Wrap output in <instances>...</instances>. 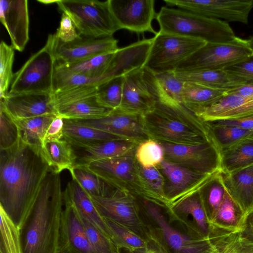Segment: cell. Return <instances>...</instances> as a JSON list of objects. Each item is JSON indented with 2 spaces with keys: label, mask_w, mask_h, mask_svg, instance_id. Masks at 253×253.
I'll return each mask as SVG.
<instances>
[{
  "label": "cell",
  "mask_w": 253,
  "mask_h": 253,
  "mask_svg": "<svg viewBox=\"0 0 253 253\" xmlns=\"http://www.w3.org/2000/svg\"><path fill=\"white\" fill-rule=\"evenodd\" d=\"M245 223L233 230L211 225L210 237L215 253H253V237L244 231Z\"/></svg>",
  "instance_id": "4316f807"
},
{
  "label": "cell",
  "mask_w": 253,
  "mask_h": 253,
  "mask_svg": "<svg viewBox=\"0 0 253 253\" xmlns=\"http://www.w3.org/2000/svg\"><path fill=\"white\" fill-rule=\"evenodd\" d=\"M38 1L43 3L44 4H48L53 3H56L57 0H38Z\"/></svg>",
  "instance_id": "9f6ffc18"
},
{
  "label": "cell",
  "mask_w": 253,
  "mask_h": 253,
  "mask_svg": "<svg viewBox=\"0 0 253 253\" xmlns=\"http://www.w3.org/2000/svg\"><path fill=\"white\" fill-rule=\"evenodd\" d=\"M194 114L205 122L251 117L253 116V96L228 91L219 100Z\"/></svg>",
  "instance_id": "603a6c76"
},
{
  "label": "cell",
  "mask_w": 253,
  "mask_h": 253,
  "mask_svg": "<svg viewBox=\"0 0 253 253\" xmlns=\"http://www.w3.org/2000/svg\"><path fill=\"white\" fill-rule=\"evenodd\" d=\"M229 91L243 96H253V84L244 85Z\"/></svg>",
  "instance_id": "db71d44e"
},
{
  "label": "cell",
  "mask_w": 253,
  "mask_h": 253,
  "mask_svg": "<svg viewBox=\"0 0 253 253\" xmlns=\"http://www.w3.org/2000/svg\"><path fill=\"white\" fill-rule=\"evenodd\" d=\"M63 195L60 173L51 170L19 229L23 253H57Z\"/></svg>",
  "instance_id": "7a4b0ae2"
},
{
  "label": "cell",
  "mask_w": 253,
  "mask_h": 253,
  "mask_svg": "<svg viewBox=\"0 0 253 253\" xmlns=\"http://www.w3.org/2000/svg\"><path fill=\"white\" fill-rule=\"evenodd\" d=\"M53 52L56 61L73 63L117 50L118 41L113 37L95 38L79 34L74 41L63 42L52 35Z\"/></svg>",
  "instance_id": "ffe728a7"
},
{
  "label": "cell",
  "mask_w": 253,
  "mask_h": 253,
  "mask_svg": "<svg viewBox=\"0 0 253 253\" xmlns=\"http://www.w3.org/2000/svg\"><path fill=\"white\" fill-rule=\"evenodd\" d=\"M156 19L161 32L199 39L208 43L228 42L236 37L228 22L179 8L162 6Z\"/></svg>",
  "instance_id": "277c9868"
},
{
  "label": "cell",
  "mask_w": 253,
  "mask_h": 253,
  "mask_svg": "<svg viewBox=\"0 0 253 253\" xmlns=\"http://www.w3.org/2000/svg\"><path fill=\"white\" fill-rule=\"evenodd\" d=\"M143 122L149 138L158 142L196 145L215 141L206 122L164 94L143 115Z\"/></svg>",
  "instance_id": "3957f363"
},
{
  "label": "cell",
  "mask_w": 253,
  "mask_h": 253,
  "mask_svg": "<svg viewBox=\"0 0 253 253\" xmlns=\"http://www.w3.org/2000/svg\"><path fill=\"white\" fill-rule=\"evenodd\" d=\"M56 63L52 35H49L45 45L31 56L14 74L8 94H52Z\"/></svg>",
  "instance_id": "52a82bcc"
},
{
  "label": "cell",
  "mask_w": 253,
  "mask_h": 253,
  "mask_svg": "<svg viewBox=\"0 0 253 253\" xmlns=\"http://www.w3.org/2000/svg\"><path fill=\"white\" fill-rule=\"evenodd\" d=\"M14 49L4 41L0 44V97L4 98L9 92L14 74L12 66L14 59Z\"/></svg>",
  "instance_id": "ee69618b"
},
{
  "label": "cell",
  "mask_w": 253,
  "mask_h": 253,
  "mask_svg": "<svg viewBox=\"0 0 253 253\" xmlns=\"http://www.w3.org/2000/svg\"><path fill=\"white\" fill-rule=\"evenodd\" d=\"M0 106L14 119L47 114L57 115L52 102V94H8L4 98L0 99Z\"/></svg>",
  "instance_id": "cb8c5ba5"
},
{
  "label": "cell",
  "mask_w": 253,
  "mask_h": 253,
  "mask_svg": "<svg viewBox=\"0 0 253 253\" xmlns=\"http://www.w3.org/2000/svg\"><path fill=\"white\" fill-rule=\"evenodd\" d=\"M72 120L138 144L149 139L145 129L143 116L126 113L119 109L113 110L106 116L97 119Z\"/></svg>",
  "instance_id": "d6986e66"
},
{
  "label": "cell",
  "mask_w": 253,
  "mask_h": 253,
  "mask_svg": "<svg viewBox=\"0 0 253 253\" xmlns=\"http://www.w3.org/2000/svg\"><path fill=\"white\" fill-rule=\"evenodd\" d=\"M157 167L164 179V191L169 206L176 201L201 189L218 172L210 174H204L178 165L165 159Z\"/></svg>",
  "instance_id": "2e32d148"
},
{
  "label": "cell",
  "mask_w": 253,
  "mask_h": 253,
  "mask_svg": "<svg viewBox=\"0 0 253 253\" xmlns=\"http://www.w3.org/2000/svg\"><path fill=\"white\" fill-rule=\"evenodd\" d=\"M138 176L141 188L139 198L166 210L169 202L164 191V179L158 167L144 168L138 164Z\"/></svg>",
  "instance_id": "1f68e13d"
},
{
  "label": "cell",
  "mask_w": 253,
  "mask_h": 253,
  "mask_svg": "<svg viewBox=\"0 0 253 253\" xmlns=\"http://www.w3.org/2000/svg\"><path fill=\"white\" fill-rule=\"evenodd\" d=\"M141 210L150 223V234L158 240L170 253H215L210 236L196 237L174 228L163 213V208L146 200L137 197Z\"/></svg>",
  "instance_id": "5b68a950"
},
{
  "label": "cell",
  "mask_w": 253,
  "mask_h": 253,
  "mask_svg": "<svg viewBox=\"0 0 253 253\" xmlns=\"http://www.w3.org/2000/svg\"><path fill=\"white\" fill-rule=\"evenodd\" d=\"M138 144L130 140L115 139L81 148L83 152L77 156L75 165H85L95 161L130 155L135 152Z\"/></svg>",
  "instance_id": "f1b7e54d"
},
{
  "label": "cell",
  "mask_w": 253,
  "mask_h": 253,
  "mask_svg": "<svg viewBox=\"0 0 253 253\" xmlns=\"http://www.w3.org/2000/svg\"><path fill=\"white\" fill-rule=\"evenodd\" d=\"M63 203L57 253H92L82 218L71 203Z\"/></svg>",
  "instance_id": "44dd1931"
},
{
  "label": "cell",
  "mask_w": 253,
  "mask_h": 253,
  "mask_svg": "<svg viewBox=\"0 0 253 253\" xmlns=\"http://www.w3.org/2000/svg\"><path fill=\"white\" fill-rule=\"evenodd\" d=\"M63 197L73 205L82 218L90 222L112 240V232L104 219L96 210L89 195L77 181L72 179L68 183Z\"/></svg>",
  "instance_id": "484cf974"
},
{
  "label": "cell",
  "mask_w": 253,
  "mask_h": 253,
  "mask_svg": "<svg viewBox=\"0 0 253 253\" xmlns=\"http://www.w3.org/2000/svg\"><path fill=\"white\" fill-rule=\"evenodd\" d=\"M89 196L103 218L118 222L146 240L149 238L147 224L143 220L136 196L119 189L105 197Z\"/></svg>",
  "instance_id": "30bf717a"
},
{
  "label": "cell",
  "mask_w": 253,
  "mask_h": 253,
  "mask_svg": "<svg viewBox=\"0 0 253 253\" xmlns=\"http://www.w3.org/2000/svg\"><path fill=\"white\" fill-rule=\"evenodd\" d=\"M56 4L71 18L81 35L95 38L113 37L120 30L109 0H58Z\"/></svg>",
  "instance_id": "8992f818"
},
{
  "label": "cell",
  "mask_w": 253,
  "mask_h": 253,
  "mask_svg": "<svg viewBox=\"0 0 253 253\" xmlns=\"http://www.w3.org/2000/svg\"><path fill=\"white\" fill-rule=\"evenodd\" d=\"M229 74L246 82L253 84V55L248 58L223 69Z\"/></svg>",
  "instance_id": "c3c4849f"
},
{
  "label": "cell",
  "mask_w": 253,
  "mask_h": 253,
  "mask_svg": "<svg viewBox=\"0 0 253 253\" xmlns=\"http://www.w3.org/2000/svg\"><path fill=\"white\" fill-rule=\"evenodd\" d=\"M206 123L209 126H234L253 130V116L242 119L218 120Z\"/></svg>",
  "instance_id": "816d5d0a"
},
{
  "label": "cell",
  "mask_w": 253,
  "mask_h": 253,
  "mask_svg": "<svg viewBox=\"0 0 253 253\" xmlns=\"http://www.w3.org/2000/svg\"><path fill=\"white\" fill-rule=\"evenodd\" d=\"M208 126L220 151L253 136V130L234 126Z\"/></svg>",
  "instance_id": "b9f144b4"
},
{
  "label": "cell",
  "mask_w": 253,
  "mask_h": 253,
  "mask_svg": "<svg viewBox=\"0 0 253 253\" xmlns=\"http://www.w3.org/2000/svg\"><path fill=\"white\" fill-rule=\"evenodd\" d=\"M225 92L211 89L192 82H184L182 104L195 113L221 98Z\"/></svg>",
  "instance_id": "e575fe53"
},
{
  "label": "cell",
  "mask_w": 253,
  "mask_h": 253,
  "mask_svg": "<svg viewBox=\"0 0 253 253\" xmlns=\"http://www.w3.org/2000/svg\"><path fill=\"white\" fill-rule=\"evenodd\" d=\"M50 170L41 149L20 138L0 151V207L19 229Z\"/></svg>",
  "instance_id": "6da1fadb"
},
{
  "label": "cell",
  "mask_w": 253,
  "mask_h": 253,
  "mask_svg": "<svg viewBox=\"0 0 253 253\" xmlns=\"http://www.w3.org/2000/svg\"><path fill=\"white\" fill-rule=\"evenodd\" d=\"M110 229L112 241L117 249L126 248L131 251L144 247L146 240L118 222L104 218Z\"/></svg>",
  "instance_id": "60d3db41"
},
{
  "label": "cell",
  "mask_w": 253,
  "mask_h": 253,
  "mask_svg": "<svg viewBox=\"0 0 253 253\" xmlns=\"http://www.w3.org/2000/svg\"><path fill=\"white\" fill-rule=\"evenodd\" d=\"M224 185L244 215L253 211V164L229 173L220 171Z\"/></svg>",
  "instance_id": "d4e9b609"
},
{
  "label": "cell",
  "mask_w": 253,
  "mask_h": 253,
  "mask_svg": "<svg viewBox=\"0 0 253 253\" xmlns=\"http://www.w3.org/2000/svg\"><path fill=\"white\" fill-rule=\"evenodd\" d=\"M113 15L120 29L136 33L157 32L152 26L156 18L154 0H109Z\"/></svg>",
  "instance_id": "ac0fdd59"
},
{
  "label": "cell",
  "mask_w": 253,
  "mask_h": 253,
  "mask_svg": "<svg viewBox=\"0 0 253 253\" xmlns=\"http://www.w3.org/2000/svg\"><path fill=\"white\" fill-rule=\"evenodd\" d=\"M63 139L71 144L73 148L77 149L92 146L108 140L127 139L67 119H64Z\"/></svg>",
  "instance_id": "f546056e"
},
{
  "label": "cell",
  "mask_w": 253,
  "mask_h": 253,
  "mask_svg": "<svg viewBox=\"0 0 253 253\" xmlns=\"http://www.w3.org/2000/svg\"><path fill=\"white\" fill-rule=\"evenodd\" d=\"M135 158L143 168L155 167L164 159V152L159 142L149 138L138 144L135 150Z\"/></svg>",
  "instance_id": "7bdbcfd3"
},
{
  "label": "cell",
  "mask_w": 253,
  "mask_h": 253,
  "mask_svg": "<svg viewBox=\"0 0 253 253\" xmlns=\"http://www.w3.org/2000/svg\"><path fill=\"white\" fill-rule=\"evenodd\" d=\"M150 234V233H149ZM133 253H170L156 238L150 234L144 247L132 251Z\"/></svg>",
  "instance_id": "f5cc1de1"
},
{
  "label": "cell",
  "mask_w": 253,
  "mask_h": 253,
  "mask_svg": "<svg viewBox=\"0 0 253 253\" xmlns=\"http://www.w3.org/2000/svg\"><path fill=\"white\" fill-rule=\"evenodd\" d=\"M143 66L155 74L175 71L178 66L207 42L199 39L159 31Z\"/></svg>",
  "instance_id": "ba28073f"
},
{
  "label": "cell",
  "mask_w": 253,
  "mask_h": 253,
  "mask_svg": "<svg viewBox=\"0 0 253 253\" xmlns=\"http://www.w3.org/2000/svg\"><path fill=\"white\" fill-rule=\"evenodd\" d=\"M163 92L167 96L182 103V90L184 82L180 80L174 71L155 74Z\"/></svg>",
  "instance_id": "7dc6e473"
},
{
  "label": "cell",
  "mask_w": 253,
  "mask_h": 253,
  "mask_svg": "<svg viewBox=\"0 0 253 253\" xmlns=\"http://www.w3.org/2000/svg\"><path fill=\"white\" fill-rule=\"evenodd\" d=\"M249 215L243 214L226 188L223 200L210 225L233 230L240 227Z\"/></svg>",
  "instance_id": "d590c367"
},
{
  "label": "cell",
  "mask_w": 253,
  "mask_h": 253,
  "mask_svg": "<svg viewBox=\"0 0 253 253\" xmlns=\"http://www.w3.org/2000/svg\"><path fill=\"white\" fill-rule=\"evenodd\" d=\"M57 115L47 114L26 119H13L20 138L25 143L41 149L46 130Z\"/></svg>",
  "instance_id": "d6a6232c"
},
{
  "label": "cell",
  "mask_w": 253,
  "mask_h": 253,
  "mask_svg": "<svg viewBox=\"0 0 253 253\" xmlns=\"http://www.w3.org/2000/svg\"><path fill=\"white\" fill-rule=\"evenodd\" d=\"M83 166L114 187L140 197L138 163L135 153L95 161Z\"/></svg>",
  "instance_id": "5bb4252c"
},
{
  "label": "cell",
  "mask_w": 253,
  "mask_h": 253,
  "mask_svg": "<svg viewBox=\"0 0 253 253\" xmlns=\"http://www.w3.org/2000/svg\"><path fill=\"white\" fill-rule=\"evenodd\" d=\"M118 249V253H133L132 251L126 248H120Z\"/></svg>",
  "instance_id": "6f0895ef"
},
{
  "label": "cell",
  "mask_w": 253,
  "mask_h": 253,
  "mask_svg": "<svg viewBox=\"0 0 253 253\" xmlns=\"http://www.w3.org/2000/svg\"><path fill=\"white\" fill-rule=\"evenodd\" d=\"M55 34L63 42H72L79 35L71 18L64 12L62 15L59 27Z\"/></svg>",
  "instance_id": "681fc988"
},
{
  "label": "cell",
  "mask_w": 253,
  "mask_h": 253,
  "mask_svg": "<svg viewBox=\"0 0 253 253\" xmlns=\"http://www.w3.org/2000/svg\"><path fill=\"white\" fill-rule=\"evenodd\" d=\"M27 0H0V21L7 31L12 47L22 51L29 39V17Z\"/></svg>",
  "instance_id": "7402d4cb"
},
{
  "label": "cell",
  "mask_w": 253,
  "mask_h": 253,
  "mask_svg": "<svg viewBox=\"0 0 253 253\" xmlns=\"http://www.w3.org/2000/svg\"><path fill=\"white\" fill-rule=\"evenodd\" d=\"M164 159L190 169L204 174L221 170V151L215 141L196 145L159 142Z\"/></svg>",
  "instance_id": "4fadbf2b"
},
{
  "label": "cell",
  "mask_w": 253,
  "mask_h": 253,
  "mask_svg": "<svg viewBox=\"0 0 253 253\" xmlns=\"http://www.w3.org/2000/svg\"><path fill=\"white\" fill-rule=\"evenodd\" d=\"M41 152L50 169L57 173L70 170L77 159L74 149L64 139L44 141Z\"/></svg>",
  "instance_id": "4dcf8cb0"
},
{
  "label": "cell",
  "mask_w": 253,
  "mask_h": 253,
  "mask_svg": "<svg viewBox=\"0 0 253 253\" xmlns=\"http://www.w3.org/2000/svg\"><path fill=\"white\" fill-rule=\"evenodd\" d=\"M64 126V119L60 116L56 115L46 130L44 141L62 139Z\"/></svg>",
  "instance_id": "f907efd6"
},
{
  "label": "cell",
  "mask_w": 253,
  "mask_h": 253,
  "mask_svg": "<svg viewBox=\"0 0 253 253\" xmlns=\"http://www.w3.org/2000/svg\"><path fill=\"white\" fill-rule=\"evenodd\" d=\"M97 85H84L54 92L52 102L57 115L64 119L99 118L113 110L101 106L96 99Z\"/></svg>",
  "instance_id": "7c38bea8"
},
{
  "label": "cell",
  "mask_w": 253,
  "mask_h": 253,
  "mask_svg": "<svg viewBox=\"0 0 253 253\" xmlns=\"http://www.w3.org/2000/svg\"><path fill=\"white\" fill-rule=\"evenodd\" d=\"M201 189L171 203L165 211L169 222L179 223L190 235L205 237L210 236L211 225Z\"/></svg>",
  "instance_id": "e0dca14e"
},
{
  "label": "cell",
  "mask_w": 253,
  "mask_h": 253,
  "mask_svg": "<svg viewBox=\"0 0 253 253\" xmlns=\"http://www.w3.org/2000/svg\"><path fill=\"white\" fill-rule=\"evenodd\" d=\"M123 90V76L112 78L97 85V100L107 108L118 109L122 100Z\"/></svg>",
  "instance_id": "ab89813d"
},
{
  "label": "cell",
  "mask_w": 253,
  "mask_h": 253,
  "mask_svg": "<svg viewBox=\"0 0 253 253\" xmlns=\"http://www.w3.org/2000/svg\"><path fill=\"white\" fill-rule=\"evenodd\" d=\"M0 253H23L19 229L0 207Z\"/></svg>",
  "instance_id": "f35d334b"
},
{
  "label": "cell",
  "mask_w": 253,
  "mask_h": 253,
  "mask_svg": "<svg viewBox=\"0 0 253 253\" xmlns=\"http://www.w3.org/2000/svg\"><path fill=\"white\" fill-rule=\"evenodd\" d=\"M225 191L226 188L220 171L201 189L210 223L213 219L223 200Z\"/></svg>",
  "instance_id": "74e56055"
},
{
  "label": "cell",
  "mask_w": 253,
  "mask_h": 253,
  "mask_svg": "<svg viewBox=\"0 0 253 253\" xmlns=\"http://www.w3.org/2000/svg\"><path fill=\"white\" fill-rule=\"evenodd\" d=\"M253 55L248 40L237 37L226 42H207L183 61L175 71L223 70Z\"/></svg>",
  "instance_id": "9c48e42d"
},
{
  "label": "cell",
  "mask_w": 253,
  "mask_h": 253,
  "mask_svg": "<svg viewBox=\"0 0 253 253\" xmlns=\"http://www.w3.org/2000/svg\"><path fill=\"white\" fill-rule=\"evenodd\" d=\"M253 164V136L221 151V170L229 173Z\"/></svg>",
  "instance_id": "836d02e7"
},
{
  "label": "cell",
  "mask_w": 253,
  "mask_h": 253,
  "mask_svg": "<svg viewBox=\"0 0 253 253\" xmlns=\"http://www.w3.org/2000/svg\"><path fill=\"white\" fill-rule=\"evenodd\" d=\"M174 72L176 77L183 82L194 83L224 92L248 85L246 82L232 76L223 70Z\"/></svg>",
  "instance_id": "83f0119b"
},
{
  "label": "cell",
  "mask_w": 253,
  "mask_h": 253,
  "mask_svg": "<svg viewBox=\"0 0 253 253\" xmlns=\"http://www.w3.org/2000/svg\"><path fill=\"white\" fill-rule=\"evenodd\" d=\"M251 48L253 50V35L249 40H248Z\"/></svg>",
  "instance_id": "680465c9"
},
{
  "label": "cell",
  "mask_w": 253,
  "mask_h": 253,
  "mask_svg": "<svg viewBox=\"0 0 253 253\" xmlns=\"http://www.w3.org/2000/svg\"><path fill=\"white\" fill-rule=\"evenodd\" d=\"M244 231L253 237V211L248 216L244 227Z\"/></svg>",
  "instance_id": "11a10c76"
},
{
  "label": "cell",
  "mask_w": 253,
  "mask_h": 253,
  "mask_svg": "<svg viewBox=\"0 0 253 253\" xmlns=\"http://www.w3.org/2000/svg\"><path fill=\"white\" fill-rule=\"evenodd\" d=\"M163 94L156 75L142 66L123 76V97L118 109L143 116L153 109Z\"/></svg>",
  "instance_id": "8fae6325"
},
{
  "label": "cell",
  "mask_w": 253,
  "mask_h": 253,
  "mask_svg": "<svg viewBox=\"0 0 253 253\" xmlns=\"http://www.w3.org/2000/svg\"><path fill=\"white\" fill-rule=\"evenodd\" d=\"M19 138L18 128L13 119L0 106V150L11 148Z\"/></svg>",
  "instance_id": "bcb514c9"
},
{
  "label": "cell",
  "mask_w": 253,
  "mask_h": 253,
  "mask_svg": "<svg viewBox=\"0 0 253 253\" xmlns=\"http://www.w3.org/2000/svg\"><path fill=\"white\" fill-rule=\"evenodd\" d=\"M92 253H118L112 241L85 219L82 218Z\"/></svg>",
  "instance_id": "f6af8a7d"
},
{
  "label": "cell",
  "mask_w": 253,
  "mask_h": 253,
  "mask_svg": "<svg viewBox=\"0 0 253 253\" xmlns=\"http://www.w3.org/2000/svg\"><path fill=\"white\" fill-rule=\"evenodd\" d=\"M167 5L176 6L196 14L227 22L248 23L253 0H164Z\"/></svg>",
  "instance_id": "9a60e30c"
},
{
  "label": "cell",
  "mask_w": 253,
  "mask_h": 253,
  "mask_svg": "<svg viewBox=\"0 0 253 253\" xmlns=\"http://www.w3.org/2000/svg\"><path fill=\"white\" fill-rule=\"evenodd\" d=\"M69 171L72 179L77 181L89 196L105 197L117 189L89 171L83 165H75Z\"/></svg>",
  "instance_id": "8d00e7d4"
}]
</instances>
